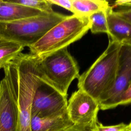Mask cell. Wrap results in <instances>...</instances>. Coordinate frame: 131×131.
Returning <instances> with one entry per match:
<instances>
[{
    "label": "cell",
    "mask_w": 131,
    "mask_h": 131,
    "mask_svg": "<svg viewBox=\"0 0 131 131\" xmlns=\"http://www.w3.org/2000/svg\"><path fill=\"white\" fill-rule=\"evenodd\" d=\"M0 81V131H18V112L9 73L3 67Z\"/></svg>",
    "instance_id": "obj_9"
},
{
    "label": "cell",
    "mask_w": 131,
    "mask_h": 131,
    "mask_svg": "<svg viewBox=\"0 0 131 131\" xmlns=\"http://www.w3.org/2000/svg\"><path fill=\"white\" fill-rule=\"evenodd\" d=\"M107 35L111 39L121 45L131 46V23L115 14L110 6L107 9Z\"/></svg>",
    "instance_id": "obj_10"
},
{
    "label": "cell",
    "mask_w": 131,
    "mask_h": 131,
    "mask_svg": "<svg viewBox=\"0 0 131 131\" xmlns=\"http://www.w3.org/2000/svg\"><path fill=\"white\" fill-rule=\"evenodd\" d=\"M114 5L116 7H119L122 9L131 8V0H122L116 1Z\"/></svg>",
    "instance_id": "obj_21"
},
{
    "label": "cell",
    "mask_w": 131,
    "mask_h": 131,
    "mask_svg": "<svg viewBox=\"0 0 131 131\" xmlns=\"http://www.w3.org/2000/svg\"><path fill=\"white\" fill-rule=\"evenodd\" d=\"M38 69L41 78L66 96L71 82L80 76L78 65L67 48L38 57Z\"/></svg>",
    "instance_id": "obj_4"
},
{
    "label": "cell",
    "mask_w": 131,
    "mask_h": 131,
    "mask_svg": "<svg viewBox=\"0 0 131 131\" xmlns=\"http://www.w3.org/2000/svg\"><path fill=\"white\" fill-rule=\"evenodd\" d=\"M110 7L108 2L102 0H72L73 14L88 17L91 15Z\"/></svg>",
    "instance_id": "obj_13"
},
{
    "label": "cell",
    "mask_w": 131,
    "mask_h": 131,
    "mask_svg": "<svg viewBox=\"0 0 131 131\" xmlns=\"http://www.w3.org/2000/svg\"><path fill=\"white\" fill-rule=\"evenodd\" d=\"M127 126V124L124 123H121L113 125L105 126L98 122L93 131H123Z\"/></svg>",
    "instance_id": "obj_18"
},
{
    "label": "cell",
    "mask_w": 131,
    "mask_h": 131,
    "mask_svg": "<svg viewBox=\"0 0 131 131\" xmlns=\"http://www.w3.org/2000/svg\"><path fill=\"white\" fill-rule=\"evenodd\" d=\"M52 5L61 7L68 11L72 12V0H48Z\"/></svg>",
    "instance_id": "obj_20"
},
{
    "label": "cell",
    "mask_w": 131,
    "mask_h": 131,
    "mask_svg": "<svg viewBox=\"0 0 131 131\" xmlns=\"http://www.w3.org/2000/svg\"><path fill=\"white\" fill-rule=\"evenodd\" d=\"M25 47L0 33V63L5 64L22 53Z\"/></svg>",
    "instance_id": "obj_14"
},
{
    "label": "cell",
    "mask_w": 131,
    "mask_h": 131,
    "mask_svg": "<svg viewBox=\"0 0 131 131\" xmlns=\"http://www.w3.org/2000/svg\"><path fill=\"white\" fill-rule=\"evenodd\" d=\"M99 109L98 101L78 89L69 99L67 112L74 125L94 130L98 123L97 114Z\"/></svg>",
    "instance_id": "obj_7"
},
{
    "label": "cell",
    "mask_w": 131,
    "mask_h": 131,
    "mask_svg": "<svg viewBox=\"0 0 131 131\" xmlns=\"http://www.w3.org/2000/svg\"><path fill=\"white\" fill-rule=\"evenodd\" d=\"M38 60V56L21 53L4 66L9 73L17 104L18 131H31L32 105L40 77Z\"/></svg>",
    "instance_id": "obj_1"
},
{
    "label": "cell",
    "mask_w": 131,
    "mask_h": 131,
    "mask_svg": "<svg viewBox=\"0 0 131 131\" xmlns=\"http://www.w3.org/2000/svg\"><path fill=\"white\" fill-rule=\"evenodd\" d=\"M6 64V63H5ZM5 65V64L4 63H0V70L2 69V68H3V67Z\"/></svg>",
    "instance_id": "obj_24"
},
{
    "label": "cell",
    "mask_w": 131,
    "mask_h": 131,
    "mask_svg": "<svg viewBox=\"0 0 131 131\" xmlns=\"http://www.w3.org/2000/svg\"><path fill=\"white\" fill-rule=\"evenodd\" d=\"M67 96L41 78L38 79L32 105V116L54 118L67 114Z\"/></svg>",
    "instance_id": "obj_6"
},
{
    "label": "cell",
    "mask_w": 131,
    "mask_h": 131,
    "mask_svg": "<svg viewBox=\"0 0 131 131\" xmlns=\"http://www.w3.org/2000/svg\"><path fill=\"white\" fill-rule=\"evenodd\" d=\"M66 131H93V130L82 127L80 126L73 124L71 127L68 129Z\"/></svg>",
    "instance_id": "obj_22"
},
{
    "label": "cell",
    "mask_w": 131,
    "mask_h": 131,
    "mask_svg": "<svg viewBox=\"0 0 131 131\" xmlns=\"http://www.w3.org/2000/svg\"><path fill=\"white\" fill-rule=\"evenodd\" d=\"M67 15L53 11L9 22H0V33L30 47Z\"/></svg>",
    "instance_id": "obj_5"
},
{
    "label": "cell",
    "mask_w": 131,
    "mask_h": 131,
    "mask_svg": "<svg viewBox=\"0 0 131 131\" xmlns=\"http://www.w3.org/2000/svg\"><path fill=\"white\" fill-rule=\"evenodd\" d=\"M90 27L88 17L74 14L67 15L38 41L29 47L30 53L41 57L67 48L81 38L90 30Z\"/></svg>",
    "instance_id": "obj_3"
},
{
    "label": "cell",
    "mask_w": 131,
    "mask_h": 131,
    "mask_svg": "<svg viewBox=\"0 0 131 131\" xmlns=\"http://www.w3.org/2000/svg\"><path fill=\"white\" fill-rule=\"evenodd\" d=\"M108 8L98 11L88 17L90 23V30L92 33H104L107 34H108V31L107 19Z\"/></svg>",
    "instance_id": "obj_15"
},
{
    "label": "cell",
    "mask_w": 131,
    "mask_h": 131,
    "mask_svg": "<svg viewBox=\"0 0 131 131\" xmlns=\"http://www.w3.org/2000/svg\"><path fill=\"white\" fill-rule=\"evenodd\" d=\"M121 45L110 40L108 45L94 63L78 78V88L99 101L115 83Z\"/></svg>",
    "instance_id": "obj_2"
},
{
    "label": "cell",
    "mask_w": 131,
    "mask_h": 131,
    "mask_svg": "<svg viewBox=\"0 0 131 131\" xmlns=\"http://www.w3.org/2000/svg\"><path fill=\"white\" fill-rule=\"evenodd\" d=\"M127 128L128 129V131H131V122L128 124L127 125Z\"/></svg>",
    "instance_id": "obj_23"
},
{
    "label": "cell",
    "mask_w": 131,
    "mask_h": 131,
    "mask_svg": "<svg viewBox=\"0 0 131 131\" xmlns=\"http://www.w3.org/2000/svg\"><path fill=\"white\" fill-rule=\"evenodd\" d=\"M73 124L67 114L54 118L32 116L31 131H66Z\"/></svg>",
    "instance_id": "obj_12"
},
{
    "label": "cell",
    "mask_w": 131,
    "mask_h": 131,
    "mask_svg": "<svg viewBox=\"0 0 131 131\" xmlns=\"http://www.w3.org/2000/svg\"><path fill=\"white\" fill-rule=\"evenodd\" d=\"M44 13H49L13 3L10 0H0V22H9Z\"/></svg>",
    "instance_id": "obj_11"
},
{
    "label": "cell",
    "mask_w": 131,
    "mask_h": 131,
    "mask_svg": "<svg viewBox=\"0 0 131 131\" xmlns=\"http://www.w3.org/2000/svg\"><path fill=\"white\" fill-rule=\"evenodd\" d=\"M114 12L119 17L131 23V8L114 10Z\"/></svg>",
    "instance_id": "obj_19"
},
{
    "label": "cell",
    "mask_w": 131,
    "mask_h": 131,
    "mask_svg": "<svg viewBox=\"0 0 131 131\" xmlns=\"http://www.w3.org/2000/svg\"><path fill=\"white\" fill-rule=\"evenodd\" d=\"M128 104H131V82L124 92L116 100L114 104L113 108L120 105H126Z\"/></svg>",
    "instance_id": "obj_17"
},
{
    "label": "cell",
    "mask_w": 131,
    "mask_h": 131,
    "mask_svg": "<svg viewBox=\"0 0 131 131\" xmlns=\"http://www.w3.org/2000/svg\"><path fill=\"white\" fill-rule=\"evenodd\" d=\"M131 82V46L121 45L118 57L115 83L113 88L99 101L102 110L113 108L118 98Z\"/></svg>",
    "instance_id": "obj_8"
},
{
    "label": "cell",
    "mask_w": 131,
    "mask_h": 131,
    "mask_svg": "<svg viewBox=\"0 0 131 131\" xmlns=\"http://www.w3.org/2000/svg\"><path fill=\"white\" fill-rule=\"evenodd\" d=\"M12 3L31 8L45 13L54 11L52 5L48 0H10Z\"/></svg>",
    "instance_id": "obj_16"
},
{
    "label": "cell",
    "mask_w": 131,
    "mask_h": 131,
    "mask_svg": "<svg viewBox=\"0 0 131 131\" xmlns=\"http://www.w3.org/2000/svg\"><path fill=\"white\" fill-rule=\"evenodd\" d=\"M127 125H128V124H127ZM123 131H128V128H127V127L124 129V130H123Z\"/></svg>",
    "instance_id": "obj_25"
}]
</instances>
